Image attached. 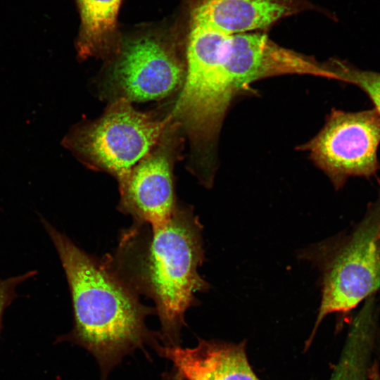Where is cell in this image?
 Listing matches in <instances>:
<instances>
[{"instance_id": "cell-6", "label": "cell", "mask_w": 380, "mask_h": 380, "mask_svg": "<svg viewBox=\"0 0 380 380\" xmlns=\"http://www.w3.org/2000/svg\"><path fill=\"white\" fill-rule=\"evenodd\" d=\"M185 75L186 60L164 41L144 35L120 47L108 65L105 82L113 100L143 102L162 99L182 89Z\"/></svg>"}, {"instance_id": "cell-3", "label": "cell", "mask_w": 380, "mask_h": 380, "mask_svg": "<svg viewBox=\"0 0 380 380\" xmlns=\"http://www.w3.org/2000/svg\"><path fill=\"white\" fill-rule=\"evenodd\" d=\"M232 36L210 25L191 22L185 80L171 115L189 137L199 175L213 173L215 141L237 93L227 64Z\"/></svg>"}, {"instance_id": "cell-10", "label": "cell", "mask_w": 380, "mask_h": 380, "mask_svg": "<svg viewBox=\"0 0 380 380\" xmlns=\"http://www.w3.org/2000/svg\"><path fill=\"white\" fill-rule=\"evenodd\" d=\"M186 380H260L252 370L243 343L200 341L194 348L155 346Z\"/></svg>"}, {"instance_id": "cell-16", "label": "cell", "mask_w": 380, "mask_h": 380, "mask_svg": "<svg viewBox=\"0 0 380 380\" xmlns=\"http://www.w3.org/2000/svg\"><path fill=\"white\" fill-rule=\"evenodd\" d=\"M368 378L369 380H380V371L376 362H374L372 365L369 367Z\"/></svg>"}, {"instance_id": "cell-14", "label": "cell", "mask_w": 380, "mask_h": 380, "mask_svg": "<svg viewBox=\"0 0 380 380\" xmlns=\"http://www.w3.org/2000/svg\"><path fill=\"white\" fill-rule=\"evenodd\" d=\"M336 61L335 80L353 84L362 89L380 116V72L362 70L345 61Z\"/></svg>"}, {"instance_id": "cell-8", "label": "cell", "mask_w": 380, "mask_h": 380, "mask_svg": "<svg viewBox=\"0 0 380 380\" xmlns=\"http://www.w3.org/2000/svg\"><path fill=\"white\" fill-rule=\"evenodd\" d=\"M372 227H365L325 264L322 300L312 337L327 315L346 312L380 287V251Z\"/></svg>"}, {"instance_id": "cell-13", "label": "cell", "mask_w": 380, "mask_h": 380, "mask_svg": "<svg viewBox=\"0 0 380 380\" xmlns=\"http://www.w3.org/2000/svg\"><path fill=\"white\" fill-rule=\"evenodd\" d=\"M372 337L371 312L367 308L356 317L329 380H369L368 360Z\"/></svg>"}, {"instance_id": "cell-9", "label": "cell", "mask_w": 380, "mask_h": 380, "mask_svg": "<svg viewBox=\"0 0 380 380\" xmlns=\"http://www.w3.org/2000/svg\"><path fill=\"white\" fill-rule=\"evenodd\" d=\"M229 67L239 90L262 78L285 74L333 78L331 60L319 62L281 47L266 34L258 32L237 34L234 37Z\"/></svg>"}, {"instance_id": "cell-12", "label": "cell", "mask_w": 380, "mask_h": 380, "mask_svg": "<svg viewBox=\"0 0 380 380\" xmlns=\"http://www.w3.org/2000/svg\"><path fill=\"white\" fill-rule=\"evenodd\" d=\"M81 27L76 42L80 59L105 56L111 49L121 0H77Z\"/></svg>"}, {"instance_id": "cell-15", "label": "cell", "mask_w": 380, "mask_h": 380, "mask_svg": "<svg viewBox=\"0 0 380 380\" xmlns=\"http://www.w3.org/2000/svg\"><path fill=\"white\" fill-rule=\"evenodd\" d=\"M37 273L36 270H31L8 278H0V329L2 315L5 309L18 297L15 291L17 287L35 276Z\"/></svg>"}, {"instance_id": "cell-18", "label": "cell", "mask_w": 380, "mask_h": 380, "mask_svg": "<svg viewBox=\"0 0 380 380\" xmlns=\"http://www.w3.org/2000/svg\"><path fill=\"white\" fill-rule=\"evenodd\" d=\"M379 234H379V235H380V231H379Z\"/></svg>"}, {"instance_id": "cell-5", "label": "cell", "mask_w": 380, "mask_h": 380, "mask_svg": "<svg viewBox=\"0 0 380 380\" xmlns=\"http://www.w3.org/2000/svg\"><path fill=\"white\" fill-rule=\"evenodd\" d=\"M380 116L374 109L333 110L321 131L303 148L339 186L352 176L369 177L379 169Z\"/></svg>"}, {"instance_id": "cell-7", "label": "cell", "mask_w": 380, "mask_h": 380, "mask_svg": "<svg viewBox=\"0 0 380 380\" xmlns=\"http://www.w3.org/2000/svg\"><path fill=\"white\" fill-rule=\"evenodd\" d=\"M179 127L172 120L152 150L118 180L120 209L132 216L136 222L160 224L177 205L172 171Z\"/></svg>"}, {"instance_id": "cell-4", "label": "cell", "mask_w": 380, "mask_h": 380, "mask_svg": "<svg viewBox=\"0 0 380 380\" xmlns=\"http://www.w3.org/2000/svg\"><path fill=\"white\" fill-rule=\"evenodd\" d=\"M172 120L171 114L158 118L116 99L95 120L74 126L62 145L86 165L118 180L152 150Z\"/></svg>"}, {"instance_id": "cell-11", "label": "cell", "mask_w": 380, "mask_h": 380, "mask_svg": "<svg viewBox=\"0 0 380 380\" xmlns=\"http://www.w3.org/2000/svg\"><path fill=\"white\" fill-rule=\"evenodd\" d=\"M296 8L293 0H202L191 20L233 35L266 29Z\"/></svg>"}, {"instance_id": "cell-17", "label": "cell", "mask_w": 380, "mask_h": 380, "mask_svg": "<svg viewBox=\"0 0 380 380\" xmlns=\"http://www.w3.org/2000/svg\"><path fill=\"white\" fill-rule=\"evenodd\" d=\"M170 380H186V379L183 378L182 376H180L178 373L176 372L175 375H173Z\"/></svg>"}, {"instance_id": "cell-1", "label": "cell", "mask_w": 380, "mask_h": 380, "mask_svg": "<svg viewBox=\"0 0 380 380\" xmlns=\"http://www.w3.org/2000/svg\"><path fill=\"white\" fill-rule=\"evenodd\" d=\"M201 227L190 208L177 204L158 224L137 222L122 236L117 273L155 303L166 346H179L186 310L195 293L208 289L198 268L203 260Z\"/></svg>"}, {"instance_id": "cell-2", "label": "cell", "mask_w": 380, "mask_h": 380, "mask_svg": "<svg viewBox=\"0 0 380 380\" xmlns=\"http://www.w3.org/2000/svg\"><path fill=\"white\" fill-rule=\"evenodd\" d=\"M40 220L57 251L71 293L74 327L61 338L91 353L100 366L101 380H106L125 355L158 343L144 322L155 310L141 303L109 262L91 257L44 218Z\"/></svg>"}]
</instances>
